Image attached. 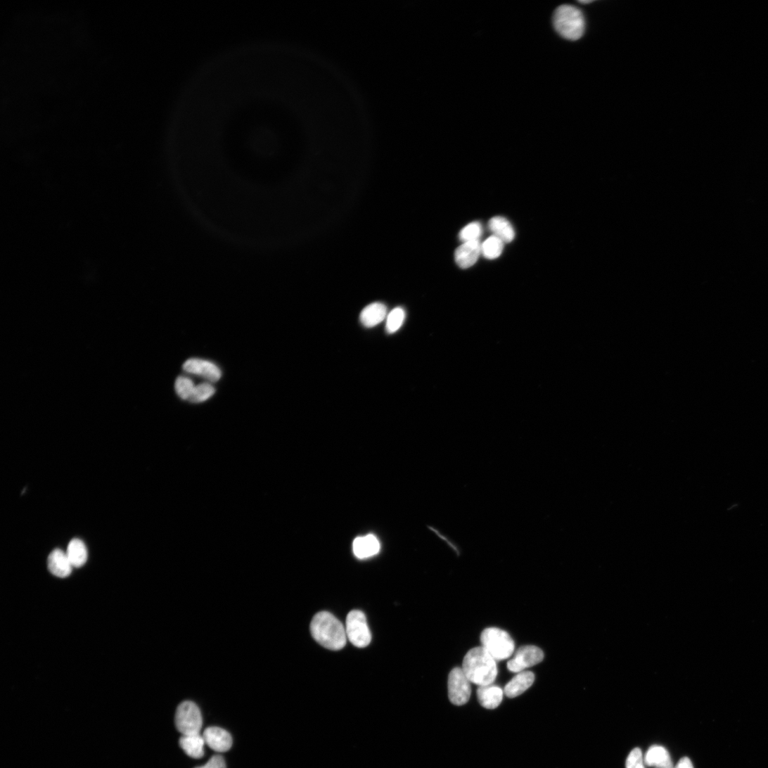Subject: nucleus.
<instances>
[{
	"mask_svg": "<svg viewBox=\"0 0 768 768\" xmlns=\"http://www.w3.org/2000/svg\"><path fill=\"white\" fill-rule=\"evenodd\" d=\"M310 631L316 641L328 650L340 651L346 646L345 627L331 613L324 611L316 614L311 622Z\"/></svg>",
	"mask_w": 768,
	"mask_h": 768,
	"instance_id": "nucleus-1",
	"label": "nucleus"
},
{
	"mask_svg": "<svg viewBox=\"0 0 768 768\" xmlns=\"http://www.w3.org/2000/svg\"><path fill=\"white\" fill-rule=\"evenodd\" d=\"M462 669L470 681L479 686L492 684L498 673L496 660L482 647L467 653Z\"/></svg>",
	"mask_w": 768,
	"mask_h": 768,
	"instance_id": "nucleus-2",
	"label": "nucleus"
},
{
	"mask_svg": "<svg viewBox=\"0 0 768 768\" xmlns=\"http://www.w3.org/2000/svg\"><path fill=\"white\" fill-rule=\"evenodd\" d=\"M553 25L557 32L568 40H578L584 34L586 21L582 12L577 8L564 5L556 9L553 15Z\"/></svg>",
	"mask_w": 768,
	"mask_h": 768,
	"instance_id": "nucleus-3",
	"label": "nucleus"
},
{
	"mask_svg": "<svg viewBox=\"0 0 768 768\" xmlns=\"http://www.w3.org/2000/svg\"><path fill=\"white\" fill-rule=\"evenodd\" d=\"M481 644L489 654L495 660H504L509 658L514 653L516 645L514 640L505 631L489 627L481 634Z\"/></svg>",
	"mask_w": 768,
	"mask_h": 768,
	"instance_id": "nucleus-4",
	"label": "nucleus"
},
{
	"mask_svg": "<svg viewBox=\"0 0 768 768\" xmlns=\"http://www.w3.org/2000/svg\"><path fill=\"white\" fill-rule=\"evenodd\" d=\"M203 724V716L196 703L186 700L179 704L175 715V725L182 735L200 734Z\"/></svg>",
	"mask_w": 768,
	"mask_h": 768,
	"instance_id": "nucleus-5",
	"label": "nucleus"
},
{
	"mask_svg": "<svg viewBox=\"0 0 768 768\" xmlns=\"http://www.w3.org/2000/svg\"><path fill=\"white\" fill-rule=\"evenodd\" d=\"M345 629L347 636L354 646L364 648L370 644L371 634L363 612L351 611L347 617Z\"/></svg>",
	"mask_w": 768,
	"mask_h": 768,
	"instance_id": "nucleus-6",
	"label": "nucleus"
},
{
	"mask_svg": "<svg viewBox=\"0 0 768 768\" xmlns=\"http://www.w3.org/2000/svg\"><path fill=\"white\" fill-rule=\"evenodd\" d=\"M471 681L463 669H454L448 677V696L456 706H463L468 702L471 695Z\"/></svg>",
	"mask_w": 768,
	"mask_h": 768,
	"instance_id": "nucleus-7",
	"label": "nucleus"
},
{
	"mask_svg": "<svg viewBox=\"0 0 768 768\" xmlns=\"http://www.w3.org/2000/svg\"><path fill=\"white\" fill-rule=\"evenodd\" d=\"M544 654L538 647L527 646L521 647L516 652L514 658L507 663L510 672L520 673L527 668L535 666L544 660Z\"/></svg>",
	"mask_w": 768,
	"mask_h": 768,
	"instance_id": "nucleus-8",
	"label": "nucleus"
},
{
	"mask_svg": "<svg viewBox=\"0 0 768 768\" xmlns=\"http://www.w3.org/2000/svg\"><path fill=\"white\" fill-rule=\"evenodd\" d=\"M185 371L198 375L210 381H218L222 377L220 369L214 363L200 359H191L183 365Z\"/></svg>",
	"mask_w": 768,
	"mask_h": 768,
	"instance_id": "nucleus-9",
	"label": "nucleus"
},
{
	"mask_svg": "<svg viewBox=\"0 0 768 768\" xmlns=\"http://www.w3.org/2000/svg\"><path fill=\"white\" fill-rule=\"evenodd\" d=\"M481 254V243L479 241L465 242L456 249L455 260L460 268L466 269L477 263Z\"/></svg>",
	"mask_w": 768,
	"mask_h": 768,
	"instance_id": "nucleus-10",
	"label": "nucleus"
},
{
	"mask_svg": "<svg viewBox=\"0 0 768 768\" xmlns=\"http://www.w3.org/2000/svg\"><path fill=\"white\" fill-rule=\"evenodd\" d=\"M47 564L51 573L60 579L68 577L74 568L67 552L58 549L51 552Z\"/></svg>",
	"mask_w": 768,
	"mask_h": 768,
	"instance_id": "nucleus-11",
	"label": "nucleus"
},
{
	"mask_svg": "<svg viewBox=\"0 0 768 768\" xmlns=\"http://www.w3.org/2000/svg\"><path fill=\"white\" fill-rule=\"evenodd\" d=\"M206 744L215 751L226 752L233 744L232 737L226 730L219 727L207 728L203 734Z\"/></svg>",
	"mask_w": 768,
	"mask_h": 768,
	"instance_id": "nucleus-12",
	"label": "nucleus"
},
{
	"mask_svg": "<svg viewBox=\"0 0 768 768\" xmlns=\"http://www.w3.org/2000/svg\"><path fill=\"white\" fill-rule=\"evenodd\" d=\"M352 549L357 558L366 559L378 554L380 544L376 536L368 535L356 538L353 542Z\"/></svg>",
	"mask_w": 768,
	"mask_h": 768,
	"instance_id": "nucleus-13",
	"label": "nucleus"
},
{
	"mask_svg": "<svg viewBox=\"0 0 768 768\" xmlns=\"http://www.w3.org/2000/svg\"><path fill=\"white\" fill-rule=\"evenodd\" d=\"M535 680L533 672H521L506 685L504 692L508 698H516L530 689Z\"/></svg>",
	"mask_w": 768,
	"mask_h": 768,
	"instance_id": "nucleus-14",
	"label": "nucleus"
},
{
	"mask_svg": "<svg viewBox=\"0 0 768 768\" xmlns=\"http://www.w3.org/2000/svg\"><path fill=\"white\" fill-rule=\"evenodd\" d=\"M387 316V306L380 302H374L366 306L361 311L360 321L364 327L371 328L383 321Z\"/></svg>",
	"mask_w": 768,
	"mask_h": 768,
	"instance_id": "nucleus-15",
	"label": "nucleus"
},
{
	"mask_svg": "<svg viewBox=\"0 0 768 768\" xmlns=\"http://www.w3.org/2000/svg\"><path fill=\"white\" fill-rule=\"evenodd\" d=\"M646 766L653 768H674L672 760L667 750L661 745L651 746L644 756Z\"/></svg>",
	"mask_w": 768,
	"mask_h": 768,
	"instance_id": "nucleus-16",
	"label": "nucleus"
},
{
	"mask_svg": "<svg viewBox=\"0 0 768 768\" xmlns=\"http://www.w3.org/2000/svg\"><path fill=\"white\" fill-rule=\"evenodd\" d=\"M504 691L495 685L480 686L477 690V696L481 706L487 710H494L502 701Z\"/></svg>",
	"mask_w": 768,
	"mask_h": 768,
	"instance_id": "nucleus-17",
	"label": "nucleus"
},
{
	"mask_svg": "<svg viewBox=\"0 0 768 768\" xmlns=\"http://www.w3.org/2000/svg\"><path fill=\"white\" fill-rule=\"evenodd\" d=\"M206 743L203 736L199 734L182 735L179 745L187 755L192 758L200 759L205 755Z\"/></svg>",
	"mask_w": 768,
	"mask_h": 768,
	"instance_id": "nucleus-18",
	"label": "nucleus"
},
{
	"mask_svg": "<svg viewBox=\"0 0 768 768\" xmlns=\"http://www.w3.org/2000/svg\"><path fill=\"white\" fill-rule=\"evenodd\" d=\"M488 228L493 236L501 240L504 243H511L515 239V229L504 217H494L492 218L489 222Z\"/></svg>",
	"mask_w": 768,
	"mask_h": 768,
	"instance_id": "nucleus-19",
	"label": "nucleus"
},
{
	"mask_svg": "<svg viewBox=\"0 0 768 768\" xmlns=\"http://www.w3.org/2000/svg\"><path fill=\"white\" fill-rule=\"evenodd\" d=\"M67 554L74 568L82 567L88 559L87 546L82 540L79 539H74L70 542Z\"/></svg>",
	"mask_w": 768,
	"mask_h": 768,
	"instance_id": "nucleus-20",
	"label": "nucleus"
},
{
	"mask_svg": "<svg viewBox=\"0 0 768 768\" xmlns=\"http://www.w3.org/2000/svg\"><path fill=\"white\" fill-rule=\"evenodd\" d=\"M504 246V243L492 235L481 244L482 254L487 260H496L501 255Z\"/></svg>",
	"mask_w": 768,
	"mask_h": 768,
	"instance_id": "nucleus-21",
	"label": "nucleus"
},
{
	"mask_svg": "<svg viewBox=\"0 0 768 768\" xmlns=\"http://www.w3.org/2000/svg\"><path fill=\"white\" fill-rule=\"evenodd\" d=\"M405 317L406 313L403 308L397 307L394 309L388 316L387 332L389 334H394L397 332L403 326Z\"/></svg>",
	"mask_w": 768,
	"mask_h": 768,
	"instance_id": "nucleus-22",
	"label": "nucleus"
},
{
	"mask_svg": "<svg viewBox=\"0 0 768 768\" xmlns=\"http://www.w3.org/2000/svg\"><path fill=\"white\" fill-rule=\"evenodd\" d=\"M193 380L186 376H179L175 382L177 395L183 400L188 401L196 388Z\"/></svg>",
	"mask_w": 768,
	"mask_h": 768,
	"instance_id": "nucleus-23",
	"label": "nucleus"
},
{
	"mask_svg": "<svg viewBox=\"0 0 768 768\" xmlns=\"http://www.w3.org/2000/svg\"><path fill=\"white\" fill-rule=\"evenodd\" d=\"M215 388L209 383H203L196 386L188 401L191 403H202L211 398L215 393Z\"/></svg>",
	"mask_w": 768,
	"mask_h": 768,
	"instance_id": "nucleus-24",
	"label": "nucleus"
},
{
	"mask_svg": "<svg viewBox=\"0 0 768 768\" xmlns=\"http://www.w3.org/2000/svg\"><path fill=\"white\" fill-rule=\"evenodd\" d=\"M482 226L479 222H473L465 226L459 233L460 239L463 242L477 241L482 234Z\"/></svg>",
	"mask_w": 768,
	"mask_h": 768,
	"instance_id": "nucleus-25",
	"label": "nucleus"
},
{
	"mask_svg": "<svg viewBox=\"0 0 768 768\" xmlns=\"http://www.w3.org/2000/svg\"><path fill=\"white\" fill-rule=\"evenodd\" d=\"M626 768H646L641 750L636 748L630 752L627 758Z\"/></svg>",
	"mask_w": 768,
	"mask_h": 768,
	"instance_id": "nucleus-26",
	"label": "nucleus"
},
{
	"mask_svg": "<svg viewBox=\"0 0 768 768\" xmlns=\"http://www.w3.org/2000/svg\"><path fill=\"white\" fill-rule=\"evenodd\" d=\"M196 768H226L224 759L221 755L213 756L205 765Z\"/></svg>",
	"mask_w": 768,
	"mask_h": 768,
	"instance_id": "nucleus-27",
	"label": "nucleus"
},
{
	"mask_svg": "<svg viewBox=\"0 0 768 768\" xmlns=\"http://www.w3.org/2000/svg\"><path fill=\"white\" fill-rule=\"evenodd\" d=\"M674 768H693V766L691 760L687 757H684L680 759Z\"/></svg>",
	"mask_w": 768,
	"mask_h": 768,
	"instance_id": "nucleus-28",
	"label": "nucleus"
},
{
	"mask_svg": "<svg viewBox=\"0 0 768 768\" xmlns=\"http://www.w3.org/2000/svg\"><path fill=\"white\" fill-rule=\"evenodd\" d=\"M580 3L582 4H591L592 1H580Z\"/></svg>",
	"mask_w": 768,
	"mask_h": 768,
	"instance_id": "nucleus-29",
	"label": "nucleus"
}]
</instances>
